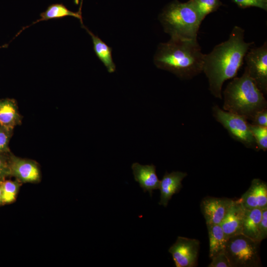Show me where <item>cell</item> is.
I'll return each mask as SVG.
<instances>
[{"label": "cell", "mask_w": 267, "mask_h": 267, "mask_svg": "<svg viewBox=\"0 0 267 267\" xmlns=\"http://www.w3.org/2000/svg\"><path fill=\"white\" fill-rule=\"evenodd\" d=\"M245 30L235 26L228 39L205 54L203 71L208 80L209 89L216 98L222 99L225 81L235 77L244 57L254 44L244 40Z\"/></svg>", "instance_id": "6da1fadb"}, {"label": "cell", "mask_w": 267, "mask_h": 267, "mask_svg": "<svg viewBox=\"0 0 267 267\" xmlns=\"http://www.w3.org/2000/svg\"><path fill=\"white\" fill-rule=\"evenodd\" d=\"M204 56L197 39L171 38L158 45L153 61L158 68L169 71L181 80H189L203 71Z\"/></svg>", "instance_id": "7a4b0ae2"}, {"label": "cell", "mask_w": 267, "mask_h": 267, "mask_svg": "<svg viewBox=\"0 0 267 267\" xmlns=\"http://www.w3.org/2000/svg\"><path fill=\"white\" fill-rule=\"evenodd\" d=\"M223 110L251 121L258 112L267 108L263 92L245 68L242 75L234 77L223 91Z\"/></svg>", "instance_id": "3957f363"}, {"label": "cell", "mask_w": 267, "mask_h": 267, "mask_svg": "<svg viewBox=\"0 0 267 267\" xmlns=\"http://www.w3.org/2000/svg\"><path fill=\"white\" fill-rule=\"evenodd\" d=\"M158 19L164 31L171 39L182 40L197 39L202 21L189 1L175 0L163 9Z\"/></svg>", "instance_id": "277c9868"}, {"label": "cell", "mask_w": 267, "mask_h": 267, "mask_svg": "<svg viewBox=\"0 0 267 267\" xmlns=\"http://www.w3.org/2000/svg\"><path fill=\"white\" fill-rule=\"evenodd\" d=\"M259 242L243 234L228 238L224 252L232 267L261 266Z\"/></svg>", "instance_id": "5b68a950"}, {"label": "cell", "mask_w": 267, "mask_h": 267, "mask_svg": "<svg viewBox=\"0 0 267 267\" xmlns=\"http://www.w3.org/2000/svg\"><path fill=\"white\" fill-rule=\"evenodd\" d=\"M212 112L216 120L227 130L232 138L248 148L258 150L250 123L246 118L222 109L217 105L213 106Z\"/></svg>", "instance_id": "8992f818"}, {"label": "cell", "mask_w": 267, "mask_h": 267, "mask_svg": "<svg viewBox=\"0 0 267 267\" xmlns=\"http://www.w3.org/2000/svg\"><path fill=\"white\" fill-rule=\"evenodd\" d=\"M244 60L250 77L264 94H267V42L262 45L250 48Z\"/></svg>", "instance_id": "52a82bcc"}, {"label": "cell", "mask_w": 267, "mask_h": 267, "mask_svg": "<svg viewBox=\"0 0 267 267\" xmlns=\"http://www.w3.org/2000/svg\"><path fill=\"white\" fill-rule=\"evenodd\" d=\"M199 247L198 240L178 236L169 252L176 267H194L197 265Z\"/></svg>", "instance_id": "ba28073f"}, {"label": "cell", "mask_w": 267, "mask_h": 267, "mask_svg": "<svg viewBox=\"0 0 267 267\" xmlns=\"http://www.w3.org/2000/svg\"><path fill=\"white\" fill-rule=\"evenodd\" d=\"M11 177L23 183H37L41 181L42 173L39 163L35 160L10 155Z\"/></svg>", "instance_id": "9c48e42d"}, {"label": "cell", "mask_w": 267, "mask_h": 267, "mask_svg": "<svg viewBox=\"0 0 267 267\" xmlns=\"http://www.w3.org/2000/svg\"><path fill=\"white\" fill-rule=\"evenodd\" d=\"M232 201L227 198L207 197L203 199L200 207L206 224H220Z\"/></svg>", "instance_id": "30bf717a"}, {"label": "cell", "mask_w": 267, "mask_h": 267, "mask_svg": "<svg viewBox=\"0 0 267 267\" xmlns=\"http://www.w3.org/2000/svg\"><path fill=\"white\" fill-rule=\"evenodd\" d=\"M246 209L240 199L233 200L224 218L220 223L227 238L242 234V225Z\"/></svg>", "instance_id": "8fae6325"}, {"label": "cell", "mask_w": 267, "mask_h": 267, "mask_svg": "<svg viewBox=\"0 0 267 267\" xmlns=\"http://www.w3.org/2000/svg\"><path fill=\"white\" fill-rule=\"evenodd\" d=\"M240 200L246 209H263L267 206V184L260 179L254 178L249 189Z\"/></svg>", "instance_id": "7c38bea8"}, {"label": "cell", "mask_w": 267, "mask_h": 267, "mask_svg": "<svg viewBox=\"0 0 267 267\" xmlns=\"http://www.w3.org/2000/svg\"><path fill=\"white\" fill-rule=\"evenodd\" d=\"M135 180L138 182L143 191H148L150 196L154 190L159 189L160 181L156 173V167L153 164L141 165L134 163L132 165Z\"/></svg>", "instance_id": "4fadbf2b"}, {"label": "cell", "mask_w": 267, "mask_h": 267, "mask_svg": "<svg viewBox=\"0 0 267 267\" xmlns=\"http://www.w3.org/2000/svg\"><path fill=\"white\" fill-rule=\"evenodd\" d=\"M187 176V173L180 171L165 173L160 181V200L159 204L167 207L169 201L175 194L181 188L182 180Z\"/></svg>", "instance_id": "5bb4252c"}, {"label": "cell", "mask_w": 267, "mask_h": 267, "mask_svg": "<svg viewBox=\"0 0 267 267\" xmlns=\"http://www.w3.org/2000/svg\"><path fill=\"white\" fill-rule=\"evenodd\" d=\"M17 101L13 98L0 99V125L14 128L22 124Z\"/></svg>", "instance_id": "9a60e30c"}, {"label": "cell", "mask_w": 267, "mask_h": 267, "mask_svg": "<svg viewBox=\"0 0 267 267\" xmlns=\"http://www.w3.org/2000/svg\"><path fill=\"white\" fill-rule=\"evenodd\" d=\"M82 27L91 37L93 49L96 56L103 64L109 73H114L116 70V65L112 58V48L84 25H82Z\"/></svg>", "instance_id": "2e32d148"}, {"label": "cell", "mask_w": 267, "mask_h": 267, "mask_svg": "<svg viewBox=\"0 0 267 267\" xmlns=\"http://www.w3.org/2000/svg\"><path fill=\"white\" fill-rule=\"evenodd\" d=\"M40 18L36 21L33 22L30 25L24 27L22 30L17 34V35L23 30L36 23L43 21L51 19H61L66 16H72L80 20L81 25H83L82 13L74 12L69 10L63 3H54L49 5L46 9L41 13Z\"/></svg>", "instance_id": "e0dca14e"}, {"label": "cell", "mask_w": 267, "mask_h": 267, "mask_svg": "<svg viewBox=\"0 0 267 267\" xmlns=\"http://www.w3.org/2000/svg\"><path fill=\"white\" fill-rule=\"evenodd\" d=\"M209 239V257L225 250L228 238L219 224H206Z\"/></svg>", "instance_id": "ac0fdd59"}, {"label": "cell", "mask_w": 267, "mask_h": 267, "mask_svg": "<svg viewBox=\"0 0 267 267\" xmlns=\"http://www.w3.org/2000/svg\"><path fill=\"white\" fill-rule=\"evenodd\" d=\"M262 216V209H246L242 225V234L257 241Z\"/></svg>", "instance_id": "d6986e66"}, {"label": "cell", "mask_w": 267, "mask_h": 267, "mask_svg": "<svg viewBox=\"0 0 267 267\" xmlns=\"http://www.w3.org/2000/svg\"><path fill=\"white\" fill-rule=\"evenodd\" d=\"M22 183L18 180L5 179L1 182V206L14 203Z\"/></svg>", "instance_id": "ffe728a7"}, {"label": "cell", "mask_w": 267, "mask_h": 267, "mask_svg": "<svg viewBox=\"0 0 267 267\" xmlns=\"http://www.w3.org/2000/svg\"><path fill=\"white\" fill-rule=\"evenodd\" d=\"M188 1L202 21L208 14L216 11L222 4L220 0H189Z\"/></svg>", "instance_id": "44dd1931"}, {"label": "cell", "mask_w": 267, "mask_h": 267, "mask_svg": "<svg viewBox=\"0 0 267 267\" xmlns=\"http://www.w3.org/2000/svg\"><path fill=\"white\" fill-rule=\"evenodd\" d=\"M250 128L257 144L258 150L266 151L267 149V127L256 126L250 123Z\"/></svg>", "instance_id": "7402d4cb"}, {"label": "cell", "mask_w": 267, "mask_h": 267, "mask_svg": "<svg viewBox=\"0 0 267 267\" xmlns=\"http://www.w3.org/2000/svg\"><path fill=\"white\" fill-rule=\"evenodd\" d=\"M13 130V128L0 125V153L10 152L9 144Z\"/></svg>", "instance_id": "603a6c76"}, {"label": "cell", "mask_w": 267, "mask_h": 267, "mask_svg": "<svg viewBox=\"0 0 267 267\" xmlns=\"http://www.w3.org/2000/svg\"><path fill=\"white\" fill-rule=\"evenodd\" d=\"M11 152L0 153V182L11 177L10 155Z\"/></svg>", "instance_id": "cb8c5ba5"}, {"label": "cell", "mask_w": 267, "mask_h": 267, "mask_svg": "<svg viewBox=\"0 0 267 267\" xmlns=\"http://www.w3.org/2000/svg\"><path fill=\"white\" fill-rule=\"evenodd\" d=\"M241 8L256 7L267 10V0H231Z\"/></svg>", "instance_id": "d4e9b609"}, {"label": "cell", "mask_w": 267, "mask_h": 267, "mask_svg": "<svg viewBox=\"0 0 267 267\" xmlns=\"http://www.w3.org/2000/svg\"><path fill=\"white\" fill-rule=\"evenodd\" d=\"M211 259L212 261L208 267H232L224 251L216 254Z\"/></svg>", "instance_id": "484cf974"}, {"label": "cell", "mask_w": 267, "mask_h": 267, "mask_svg": "<svg viewBox=\"0 0 267 267\" xmlns=\"http://www.w3.org/2000/svg\"><path fill=\"white\" fill-rule=\"evenodd\" d=\"M267 237V206L262 209V216L259 228L257 241L261 242Z\"/></svg>", "instance_id": "4316f807"}, {"label": "cell", "mask_w": 267, "mask_h": 267, "mask_svg": "<svg viewBox=\"0 0 267 267\" xmlns=\"http://www.w3.org/2000/svg\"><path fill=\"white\" fill-rule=\"evenodd\" d=\"M251 122L252 125L267 127V108L256 113Z\"/></svg>", "instance_id": "83f0119b"}, {"label": "cell", "mask_w": 267, "mask_h": 267, "mask_svg": "<svg viewBox=\"0 0 267 267\" xmlns=\"http://www.w3.org/2000/svg\"><path fill=\"white\" fill-rule=\"evenodd\" d=\"M83 0H81V3L79 7V12L82 13V4H83Z\"/></svg>", "instance_id": "f1b7e54d"}, {"label": "cell", "mask_w": 267, "mask_h": 267, "mask_svg": "<svg viewBox=\"0 0 267 267\" xmlns=\"http://www.w3.org/2000/svg\"><path fill=\"white\" fill-rule=\"evenodd\" d=\"M1 182H0V206H1Z\"/></svg>", "instance_id": "f546056e"}, {"label": "cell", "mask_w": 267, "mask_h": 267, "mask_svg": "<svg viewBox=\"0 0 267 267\" xmlns=\"http://www.w3.org/2000/svg\"><path fill=\"white\" fill-rule=\"evenodd\" d=\"M6 47V46H5V45L4 46H0V47Z\"/></svg>", "instance_id": "4dcf8cb0"}]
</instances>
